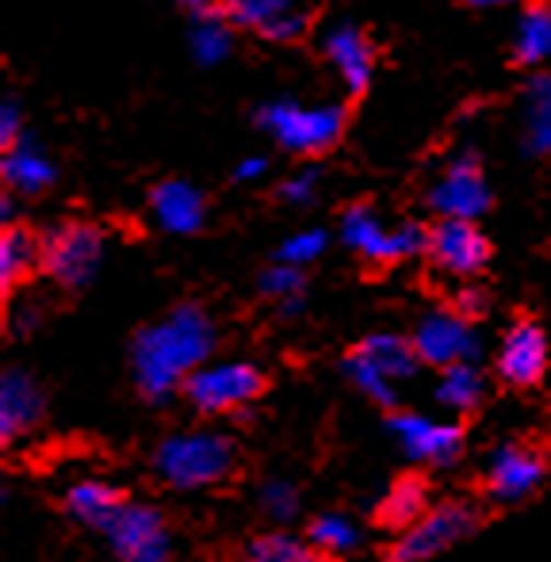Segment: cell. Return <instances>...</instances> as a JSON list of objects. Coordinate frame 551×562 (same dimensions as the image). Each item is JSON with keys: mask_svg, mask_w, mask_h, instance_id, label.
I'll use <instances>...</instances> for the list:
<instances>
[{"mask_svg": "<svg viewBox=\"0 0 551 562\" xmlns=\"http://www.w3.org/2000/svg\"><path fill=\"white\" fill-rule=\"evenodd\" d=\"M411 337H414V348H417V356H421L425 368H437V371L483 356L479 322L463 318L456 306H437V311L421 314Z\"/></svg>", "mask_w": 551, "mask_h": 562, "instance_id": "7c38bea8", "label": "cell"}, {"mask_svg": "<svg viewBox=\"0 0 551 562\" xmlns=\"http://www.w3.org/2000/svg\"><path fill=\"white\" fill-rule=\"evenodd\" d=\"M38 322H43V306H38V303H15L12 311H8V326H12L15 337L35 334Z\"/></svg>", "mask_w": 551, "mask_h": 562, "instance_id": "e575fe53", "label": "cell"}, {"mask_svg": "<svg viewBox=\"0 0 551 562\" xmlns=\"http://www.w3.org/2000/svg\"><path fill=\"white\" fill-rule=\"evenodd\" d=\"M468 8H502V4H514V0H460Z\"/></svg>", "mask_w": 551, "mask_h": 562, "instance_id": "74e56055", "label": "cell"}, {"mask_svg": "<svg viewBox=\"0 0 551 562\" xmlns=\"http://www.w3.org/2000/svg\"><path fill=\"white\" fill-rule=\"evenodd\" d=\"M387 432L411 463L417 467H437L448 471L463 459L468 451V429L460 422H445V417L417 414V409H391Z\"/></svg>", "mask_w": 551, "mask_h": 562, "instance_id": "30bf717a", "label": "cell"}, {"mask_svg": "<svg viewBox=\"0 0 551 562\" xmlns=\"http://www.w3.org/2000/svg\"><path fill=\"white\" fill-rule=\"evenodd\" d=\"M452 306L463 314V318L483 322V318H486V311H491V295H486V288H479L475 280H463V288L452 295Z\"/></svg>", "mask_w": 551, "mask_h": 562, "instance_id": "836d02e7", "label": "cell"}, {"mask_svg": "<svg viewBox=\"0 0 551 562\" xmlns=\"http://www.w3.org/2000/svg\"><path fill=\"white\" fill-rule=\"evenodd\" d=\"M265 172H269V161H265V157H246V161L234 169V184H254V180H261Z\"/></svg>", "mask_w": 551, "mask_h": 562, "instance_id": "8d00e7d4", "label": "cell"}, {"mask_svg": "<svg viewBox=\"0 0 551 562\" xmlns=\"http://www.w3.org/2000/svg\"><path fill=\"white\" fill-rule=\"evenodd\" d=\"M551 368V345L537 318H514L494 352V375L509 391H537L548 379Z\"/></svg>", "mask_w": 551, "mask_h": 562, "instance_id": "4fadbf2b", "label": "cell"}, {"mask_svg": "<svg viewBox=\"0 0 551 562\" xmlns=\"http://www.w3.org/2000/svg\"><path fill=\"white\" fill-rule=\"evenodd\" d=\"M337 234H341L345 249H352L360 260L380 265V268L421 257L425 245H429V226H421V223L387 226L372 203H349V207L341 211Z\"/></svg>", "mask_w": 551, "mask_h": 562, "instance_id": "9c48e42d", "label": "cell"}, {"mask_svg": "<svg viewBox=\"0 0 551 562\" xmlns=\"http://www.w3.org/2000/svg\"><path fill=\"white\" fill-rule=\"evenodd\" d=\"M234 562H334L326 551H318L306 532H291V528H265V532L249 536L238 548Z\"/></svg>", "mask_w": 551, "mask_h": 562, "instance_id": "cb8c5ba5", "label": "cell"}, {"mask_svg": "<svg viewBox=\"0 0 551 562\" xmlns=\"http://www.w3.org/2000/svg\"><path fill=\"white\" fill-rule=\"evenodd\" d=\"M437 502L432 497V482L429 474L421 471V467H414V471H403L391 479V486L380 494V502L372 505V528L383 536H398L406 532L411 525L429 513V505Z\"/></svg>", "mask_w": 551, "mask_h": 562, "instance_id": "e0dca14e", "label": "cell"}, {"mask_svg": "<svg viewBox=\"0 0 551 562\" xmlns=\"http://www.w3.org/2000/svg\"><path fill=\"white\" fill-rule=\"evenodd\" d=\"M257 509H261V517L269 520V525L288 528L303 517V494H299V486L291 479L272 474V479H265L261 486H257Z\"/></svg>", "mask_w": 551, "mask_h": 562, "instance_id": "4dcf8cb0", "label": "cell"}, {"mask_svg": "<svg viewBox=\"0 0 551 562\" xmlns=\"http://www.w3.org/2000/svg\"><path fill=\"white\" fill-rule=\"evenodd\" d=\"M131 502V494L123 486L108 479H77L61 494V513H66L74 525H81L85 532H108V525L115 520V513Z\"/></svg>", "mask_w": 551, "mask_h": 562, "instance_id": "ffe728a7", "label": "cell"}, {"mask_svg": "<svg viewBox=\"0 0 551 562\" xmlns=\"http://www.w3.org/2000/svg\"><path fill=\"white\" fill-rule=\"evenodd\" d=\"M326 249H329L326 229H318V226L295 229L291 237H283V245L276 249V260H283V265H295V268H306V265H314V260H318Z\"/></svg>", "mask_w": 551, "mask_h": 562, "instance_id": "1f68e13d", "label": "cell"}, {"mask_svg": "<svg viewBox=\"0 0 551 562\" xmlns=\"http://www.w3.org/2000/svg\"><path fill=\"white\" fill-rule=\"evenodd\" d=\"M108 234L89 218H61L38 234V272L61 291H85L97 280Z\"/></svg>", "mask_w": 551, "mask_h": 562, "instance_id": "8992f818", "label": "cell"}, {"mask_svg": "<svg viewBox=\"0 0 551 562\" xmlns=\"http://www.w3.org/2000/svg\"><path fill=\"white\" fill-rule=\"evenodd\" d=\"M149 215H154L157 229L172 237L200 234L207 223V203H203L200 188H192L188 180H161L149 188Z\"/></svg>", "mask_w": 551, "mask_h": 562, "instance_id": "44dd1931", "label": "cell"}, {"mask_svg": "<svg viewBox=\"0 0 551 562\" xmlns=\"http://www.w3.org/2000/svg\"><path fill=\"white\" fill-rule=\"evenodd\" d=\"M314 195H318V169H299L280 184V200L291 207H311Z\"/></svg>", "mask_w": 551, "mask_h": 562, "instance_id": "d6a6232c", "label": "cell"}, {"mask_svg": "<svg viewBox=\"0 0 551 562\" xmlns=\"http://www.w3.org/2000/svg\"><path fill=\"white\" fill-rule=\"evenodd\" d=\"M491 520V505L479 497H437L417 525L391 536L380 562H432L460 543L475 540Z\"/></svg>", "mask_w": 551, "mask_h": 562, "instance_id": "3957f363", "label": "cell"}, {"mask_svg": "<svg viewBox=\"0 0 551 562\" xmlns=\"http://www.w3.org/2000/svg\"><path fill=\"white\" fill-rule=\"evenodd\" d=\"M345 115L341 104H299V100H269L257 108V126L288 154H306L318 157L326 149H334L345 134Z\"/></svg>", "mask_w": 551, "mask_h": 562, "instance_id": "52a82bcc", "label": "cell"}, {"mask_svg": "<svg viewBox=\"0 0 551 562\" xmlns=\"http://www.w3.org/2000/svg\"><path fill=\"white\" fill-rule=\"evenodd\" d=\"M20 138H23V115L12 100H4V108H0V149L15 146Z\"/></svg>", "mask_w": 551, "mask_h": 562, "instance_id": "d590c367", "label": "cell"}, {"mask_svg": "<svg viewBox=\"0 0 551 562\" xmlns=\"http://www.w3.org/2000/svg\"><path fill=\"white\" fill-rule=\"evenodd\" d=\"M265 391H269V375L257 363L207 360L200 371H192L180 398L203 417H234V414H246Z\"/></svg>", "mask_w": 551, "mask_h": 562, "instance_id": "ba28073f", "label": "cell"}, {"mask_svg": "<svg viewBox=\"0 0 551 562\" xmlns=\"http://www.w3.org/2000/svg\"><path fill=\"white\" fill-rule=\"evenodd\" d=\"M149 471L165 490L200 494V490L226 486L238 471V445L215 429L169 432L149 456Z\"/></svg>", "mask_w": 551, "mask_h": 562, "instance_id": "7a4b0ae2", "label": "cell"}, {"mask_svg": "<svg viewBox=\"0 0 551 562\" xmlns=\"http://www.w3.org/2000/svg\"><path fill=\"white\" fill-rule=\"evenodd\" d=\"M218 326L200 303H177L165 318L142 326L131 340V371H135V391L149 406L172 402L192 371L215 356Z\"/></svg>", "mask_w": 551, "mask_h": 562, "instance_id": "6da1fadb", "label": "cell"}, {"mask_svg": "<svg viewBox=\"0 0 551 562\" xmlns=\"http://www.w3.org/2000/svg\"><path fill=\"white\" fill-rule=\"evenodd\" d=\"M432 394H437L440 409H448V414H456V417H471L486 402V375H483V368H479V360L440 368L437 391Z\"/></svg>", "mask_w": 551, "mask_h": 562, "instance_id": "484cf974", "label": "cell"}, {"mask_svg": "<svg viewBox=\"0 0 551 562\" xmlns=\"http://www.w3.org/2000/svg\"><path fill=\"white\" fill-rule=\"evenodd\" d=\"M425 257L445 276L475 280V276L486 272L494 249H491V237L479 229L475 218H437V223L429 226Z\"/></svg>", "mask_w": 551, "mask_h": 562, "instance_id": "9a60e30c", "label": "cell"}, {"mask_svg": "<svg viewBox=\"0 0 551 562\" xmlns=\"http://www.w3.org/2000/svg\"><path fill=\"white\" fill-rule=\"evenodd\" d=\"M551 474V448L540 437H509L486 456L479 494L491 509H514L537 497Z\"/></svg>", "mask_w": 551, "mask_h": 562, "instance_id": "5b68a950", "label": "cell"}, {"mask_svg": "<svg viewBox=\"0 0 551 562\" xmlns=\"http://www.w3.org/2000/svg\"><path fill=\"white\" fill-rule=\"evenodd\" d=\"M326 61L334 66V74L341 77L349 97H364L368 85L375 77V43L357 27V23H334L322 38Z\"/></svg>", "mask_w": 551, "mask_h": 562, "instance_id": "d6986e66", "label": "cell"}, {"mask_svg": "<svg viewBox=\"0 0 551 562\" xmlns=\"http://www.w3.org/2000/svg\"><path fill=\"white\" fill-rule=\"evenodd\" d=\"M425 203L437 218H475L479 223L491 211V184H486L479 154H471V149L456 154L432 180Z\"/></svg>", "mask_w": 551, "mask_h": 562, "instance_id": "5bb4252c", "label": "cell"}, {"mask_svg": "<svg viewBox=\"0 0 551 562\" xmlns=\"http://www.w3.org/2000/svg\"><path fill=\"white\" fill-rule=\"evenodd\" d=\"M257 291L276 306L280 318H295L306 306V272L295 265H283V260H272L261 272V280H257Z\"/></svg>", "mask_w": 551, "mask_h": 562, "instance_id": "f1b7e54d", "label": "cell"}, {"mask_svg": "<svg viewBox=\"0 0 551 562\" xmlns=\"http://www.w3.org/2000/svg\"><path fill=\"white\" fill-rule=\"evenodd\" d=\"M115 562H172V532L157 505L131 497L104 532Z\"/></svg>", "mask_w": 551, "mask_h": 562, "instance_id": "8fae6325", "label": "cell"}, {"mask_svg": "<svg viewBox=\"0 0 551 562\" xmlns=\"http://www.w3.org/2000/svg\"><path fill=\"white\" fill-rule=\"evenodd\" d=\"M35 272L38 237L20 223H4V229H0V295H4V303H12Z\"/></svg>", "mask_w": 551, "mask_h": 562, "instance_id": "603a6c76", "label": "cell"}, {"mask_svg": "<svg viewBox=\"0 0 551 562\" xmlns=\"http://www.w3.org/2000/svg\"><path fill=\"white\" fill-rule=\"evenodd\" d=\"M306 540L314 543L318 551H326L334 562H357L360 551L368 548L364 540V528L349 517V513H337V509H326V513H314L306 520Z\"/></svg>", "mask_w": 551, "mask_h": 562, "instance_id": "d4e9b609", "label": "cell"}, {"mask_svg": "<svg viewBox=\"0 0 551 562\" xmlns=\"http://www.w3.org/2000/svg\"><path fill=\"white\" fill-rule=\"evenodd\" d=\"M46 391L31 371L8 368L0 375V448H15L43 425Z\"/></svg>", "mask_w": 551, "mask_h": 562, "instance_id": "2e32d148", "label": "cell"}, {"mask_svg": "<svg viewBox=\"0 0 551 562\" xmlns=\"http://www.w3.org/2000/svg\"><path fill=\"white\" fill-rule=\"evenodd\" d=\"M421 356L414 348V337L406 334H368L364 340L345 352L341 371L364 398H372L375 406L398 409V383L414 379L421 371Z\"/></svg>", "mask_w": 551, "mask_h": 562, "instance_id": "277c9868", "label": "cell"}, {"mask_svg": "<svg viewBox=\"0 0 551 562\" xmlns=\"http://www.w3.org/2000/svg\"><path fill=\"white\" fill-rule=\"evenodd\" d=\"M0 177H4V188L12 195H43V192H50L54 180H58V165L50 161V154H46L35 138L23 134V138L15 142V146H8L4 157H0Z\"/></svg>", "mask_w": 551, "mask_h": 562, "instance_id": "7402d4cb", "label": "cell"}, {"mask_svg": "<svg viewBox=\"0 0 551 562\" xmlns=\"http://www.w3.org/2000/svg\"><path fill=\"white\" fill-rule=\"evenodd\" d=\"M551 58V0H532L514 27L517 66H544Z\"/></svg>", "mask_w": 551, "mask_h": 562, "instance_id": "83f0119b", "label": "cell"}, {"mask_svg": "<svg viewBox=\"0 0 551 562\" xmlns=\"http://www.w3.org/2000/svg\"><path fill=\"white\" fill-rule=\"evenodd\" d=\"M234 20L223 8H203L192 12V27H188V50L200 66H218L223 58H230L234 50Z\"/></svg>", "mask_w": 551, "mask_h": 562, "instance_id": "4316f807", "label": "cell"}, {"mask_svg": "<svg viewBox=\"0 0 551 562\" xmlns=\"http://www.w3.org/2000/svg\"><path fill=\"white\" fill-rule=\"evenodd\" d=\"M218 8L230 15L234 27L254 31L269 43H295L311 27V15L299 0H223Z\"/></svg>", "mask_w": 551, "mask_h": 562, "instance_id": "ac0fdd59", "label": "cell"}, {"mask_svg": "<svg viewBox=\"0 0 551 562\" xmlns=\"http://www.w3.org/2000/svg\"><path fill=\"white\" fill-rule=\"evenodd\" d=\"M525 146L532 154H551V74H537L525 89Z\"/></svg>", "mask_w": 551, "mask_h": 562, "instance_id": "f546056e", "label": "cell"}]
</instances>
